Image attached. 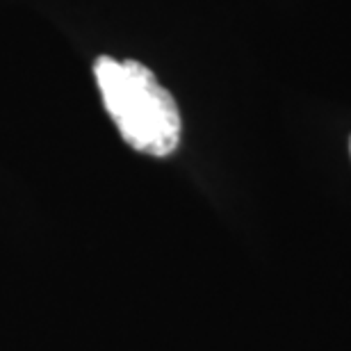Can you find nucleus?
Listing matches in <instances>:
<instances>
[{"label": "nucleus", "mask_w": 351, "mask_h": 351, "mask_svg": "<svg viewBox=\"0 0 351 351\" xmlns=\"http://www.w3.org/2000/svg\"><path fill=\"white\" fill-rule=\"evenodd\" d=\"M94 75L105 110L123 142L146 156H171L180 144V112L151 69L135 60L119 62L101 55Z\"/></svg>", "instance_id": "nucleus-1"}, {"label": "nucleus", "mask_w": 351, "mask_h": 351, "mask_svg": "<svg viewBox=\"0 0 351 351\" xmlns=\"http://www.w3.org/2000/svg\"><path fill=\"white\" fill-rule=\"evenodd\" d=\"M349 151H351V142H349Z\"/></svg>", "instance_id": "nucleus-2"}]
</instances>
